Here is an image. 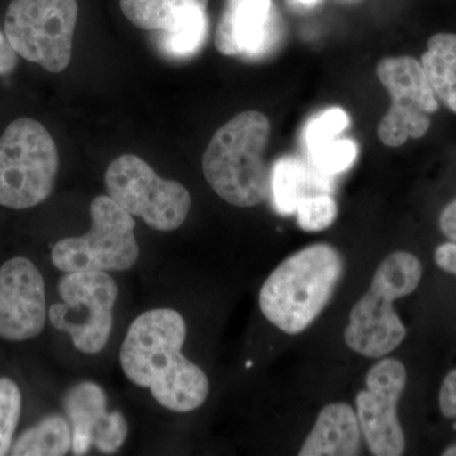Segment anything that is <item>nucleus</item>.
<instances>
[{
    "mask_svg": "<svg viewBox=\"0 0 456 456\" xmlns=\"http://www.w3.org/2000/svg\"><path fill=\"white\" fill-rule=\"evenodd\" d=\"M47 311L45 281L26 257H12L0 268V338L31 340L41 334Z\"/></svg>",
    "mask_w": 456,
    "mask_h": 456,
    "instance_id": "12",
    "label": "nucleus"
},
{
    "mask_svg": "<svg viewBox=\"0 0 456 456\" xmlns=\"http://www.w3.org/2000/svg\"><path fill=\"white\" fill-rule=\"evenodd\" d=\"M108 197L147 226L170 232L187 220L191 198L184 185L160 178L136 155H122L108 167Z\"/></svg>",
    "mask_w": 456,
    "mask_h": 456,
    "instance_id": "9",
    "label": "nucleus"
},
{
    "mask_svg": "<svg viewBox=\"0 0 456 456\" xmlns=\"http://www.w3.org/2000/svg\"><path fill=\"white\" fill-rule=\"evenodd\" d=\"M92 224L86 235L60 240L51 260L57 269L73 272H123L140 256L136 222L112 198L99 196L90 204Z\"/></svg>",
    "mask_w": 456,
    "mask_h": 456,
    "instance_id": "6",
    "label": "nucleus"
},
{
    "mask_svg": "<svg viewBox=\"0 0 456 456\" xmlns=\"http://www.w3.org/2000/svg\"><path fill=\"white\" fill-rule=\"evenodd\" d=\"M122 13L137 28L163 32L169 20L164 0H121Z\"/></svg>",
    "mask_w": 456,
    "mask_h": 456,
    "instance_id": "24",
    "label": "nucleus"
},
{
    "mask_svg": "<svg viewBox=\"0 0 456 456\" xmlns=\"http://www.w3.org/2000/svg\"><path fill=\"white\" fill-rule=\"evenodd\" d=\"M422 278V264L415 255L395 251L379 264L368 292L350 312L344 338L347 346L365 358L379 359L397 349L407 336L406 326L393 303L415 292Z\"/></svg>",
    "mask_w": 456,
    "mask_h": 456,
    "instance_id": "4",
    "label": "nucleus"
},
{
    "mask_svg": "<svg viewBox=\"0 0 456 456\" xmlns=\"http://www.w3.org/2000/svg\"><path fill=\"white\" fill-rule=\"evenodd\" d=\"M362 432L358 415L349 404H327L305 437L299 456H355L362 450Z\"/></svg>",
    "mask_w": 456,
    "mask_h": 456,
    "instance_id": "14",
    "label": "nucleus"
},
{
    "mask_svg": "<svg viewBox=\"0 0 456 456\" xmlns=\"http://www.w3.org/2000/svg\"><path fill=\"white\" fill-rule=\"evenodd\" d=\"M344 270L334 246H307L273 270L260 289V310L285 334H301L325 310Z\"/></svg>",
    "mask_w": 456,
    "mask_h": 456,
    "instance_id": "2",
    "label": "nucleus"
},
{
    "mask_svg": "<svg viewBox=\"0 0 456 456\" xmlns=\"http://www.w3.org/2000/svg\"><path fill=\"white\" fill-rule=\"evenodd\" d=\"M338 2L346 3V4H353V3L362 2V0H338Z\"/></svg>",
    "mask_w": 456,
    "mask_h": 456,
    "instance_id": "32",
    "label": "nucleus"
},
{
    "mask_svg": "<svg viewBox=\"0 0 456 456\" xmlns=\"http://www.w3.org/2000/svg\"><path fill=\"white\" fill-rule=\"evenodd\" d=\"M59 152L40 122L18 118L0 137V206L27 209L47 200L55 187Z\"/></svg>",
    "mask_w": 456,
    "mask_h": 456,
    "instance_id": "5",
    "label": "nucleus"
},
{
    "mask_svg": "<svg viewBox=\"0 0 456 456\" xmlns=\"http://www.w3.org/2000/svg\"><path fill=\"white\" fill-rule=\"evenodd\" d=\"M308 154L318 173L331 176L353 167L358 156V147L354 141L335 139L316 147Z\"/></svg>",
    "mask_w": 456,
    "mask_h": 456,
    "instance_id": "20",
    "label": "nucleus"
},
{
    "mask_svg": "<svg viewBox=\"0 0 456 456\" xmlns=\"http://www.w3.org/2000/svg\"><path fill=\"white\" fill-rule=\"evenodd\" d=\"M377 77L388 90L392 106L378 126V137L389 147L419 140L430 130L431 114L439 110L421 62L411 56L386 57Z\"/></svg>",
    "mask_w": 456,
    "mask_h": 456,
    "instance_id": "10",
    "label": "nucleus"
},
{
    "mask_svg": "<svg viewBox=\"0 0 456 456\" xmlns=\"http://www.w3.org/2000/svg\"><path fill=\"white\" fill-rule=\"evenodd\" d=\"M421 65L437 101L456 114V35L437 33L428 42Z\"/></svg>",
    "mask_w": 456,
    "mask_h": 456,
    "instance_id": "17",
    "label": "nucleus"
},
{
    "mask_svg": "<svg viewBox=\"0 0 456 456\" xmlns=\"http://www.w3.org/2000/svg\"><path fill=\"white\" fill-rule=\"evenodd\" d=\"M289 2L292 3L294 7L310 9L316 7V5L320 4L322 0H289Z\"/></svg>",
    "mask_w": 456,
    "mask_h": 456,
    "instance_id": "30",
    "label": "nucleus"
},
{
    "mask_svg": "<svg viewBox=\"0 0 456 456\" xmlns=\"http://www.w3.org/2000/svg\"><path fill=\"white\" fill-rule=\"evenodd\" d=\"M62 303L51 305V325L66 332L80 353L94 355L106 347L113 326L118 288L106 272L65 273L57 284Z\"/></svg>",
    "mask_w": 456,
    "mask_h": 456,
    "instance_id": "8",
    "label": "nucleus"
},
{
    "mask_svg": "<svg viewBox=\"0 0 456 456\" xmlns=\"http://www.w3.org/2000/svg\"><path fill=\"white\" fill-rule=\"evenodd\" d=\"M445 456H456V445L450 446V448L446 449L445 452H444V454Z\"/></svg>",
    "mask_w": 456,
    "mask_h": 456,
    "instance_id": "31",
    "label": "nucleus"
},
{
    "mask_svg": "<svg viewBox=\"0 0 456 456\" xmlns=\"http://www.w3.org/2000/svg\"><path fill=\"white\" fill-rule=\"evenodd\" d=\"M64 407L73 428L71 449L75 455H86L108 415L106 393L95 383L77 384L66 393Z\"/></svg>",
    "mask_w": 456,
    "mask_h": 456,
    "instance_id": "16",
    "label": "nucleus"
},
{
    "mask_svg": "<svg viewBox=\"0 0 456 456\" xmlns=\"http://www.w3.org/2000/svg\"><path fill=\"white\" fill-rule=\"evenodd\" d=\"M435 263L444 272L456 275V242L450 241L440 245L435 251Z\"/></svg>",
    "mask_w": 456,
    "mask_h": 456,
    "instance_id": "28",
    "label": "nucleus"
},
{
    "mask_svg": "<svg viewBox=\"0 0 456 456\" xmlns=\"http://www.w3.org/2000/svg\"><path fill=\"white\" fill-rule=\"evenodd\" d=\"M169 9L167 28L159 32L161 49L171 57H189L202 49L208 31V0H164Z\"/></svg>",
    "mask_w": 456,
    "mask_h": 456,
    "instance_id": "15",
    "label": "nucleus"
},
{
    "mask_svg": "<svg viewBox=\"0 0 456 456\" xmlns=\"http://www.w3.org/2000/svg\"><path fill=\"white\" fill-rule=\"evenodd\" d=\"M187 325L169 308L147 311L132 322L119 350L123 373L150 389L159 404L173 412H191L208 397L206 373L183 355Z\"/></svg>",
    "mask_w": 456,
    "mask_h": 456,
    "instance_id": "1",
    "label": "nucleus"
},
{
    "mask_svg": "<svg viewBox=\"0 0 456 456\" xmlns=\"http://www.w3.org/2000/svg\"><path fill=\"white\" fill-rule=\"evenodd\" d=\"M22 411V393L9 378H0V456L12 449L14 432Z\"/></svg>",
    "mask_w": 456,
    "mask_h": 456,
    "instance_id": "21",
    "label": "nucleus"
},
{
    "mask_svg": "<svg viewBox=\"0 0 456 456\" xmlns=\"http://www.w3.org/2000/svg\"><path fill=\"white\" fill-rule=\"evenodd\" d=\"M270 123L257 110L237 114L213 134L203 155L204 178L232 206H259L270 196V174L264 161Z\"/></svg>",
    "mask_w": 456,
    "mask_h": 456,
    "instance_id": "3",
    "label": "nucleus"
},
{
    "mask_svg": "<svg viewBox=\"0 0 456 456\" xmlns=\"http://www.w3.org/2000/svg\"><path fill=\"white\" fill-rule=\"evenodd\" d=\"M349 126V116L341 108H330L314 116L305 128V143L308 152L316 147L338 139Z\"/></svg>",
    "mask_w": 456,
    "mask_h": 456,
    "instance_id": "23",
    "label": "nucleus"
},
{
    "mask_svg": "<svg viewBox=\"0 0 456 456\" xmlns=\"http://www.w3.org/2000/svg\"><path fill=\"white\" fill-rule=\"evenodd\" d=\"M77 14V0H12L4 33L18 55L59 74L71 61Z\"/></svg>",
    "mask_w": 456,
    "mask_h": 456,
    "instance_id": "7",
    "label": "nucleus"
},
{
    "mask_svg": "<svg viewBox=\"0 0 456 456\" xmlns=\"http://www.w3.org/2000/svg\"><path fill=\"white\" fill-rule=\"evenodd\" d=\"M278 36V12L273 0H226L215 45L222 55L254 59L268 53Z\"/></svg>",
    "mask_w": 456,
    "mask_h": 456,
    "instance_id": "13",
    "label": "nucleus"
},
{
    "mask_svg": "<svg viewBox=\"0 0 456 456\" xmlns=\"http://www.w3.org/2000/svg\"><path fill=\"white\" fill-rule=\"evenodd\" d=\"M407 383V370L398 359L384 358L365 378L367 388L356 395L362 437L375 456H401L406 437L399 422L397 407Z\"/></svg>",
    "mask_w": 456,
    "mask_h": 456,
    "instance_id": "11",
    "label": "nucleus"
},
{
    "mask_svg": "<svg viewBox=\"0 0 456 456\" xmlns=\"http://www.w3.org/2000/svg\"><path fill=\"white\" fill-rule=\"evenodd\" d=\"M296 215L303 231L318 232L334 224L338 217V203L329 194L305 196L297 204Z\"/></svg>",
    "mask_w": 456,
    "mask_h": 456,
    "instance_id": "22",
    "label": "nucleus"
},
{
    "mask_svg": "<svg viewBox=\"0 0 456 456\" xmlns=\"http://www.w3.org/2000/svg\"><path fill=\"white\" fill-rule=\"evenodd\" d=\"M307 185L308 173L301 161L289 156L279 159L270 175V193L275 209L281 215L296 213L297 204L307 196Z\"/></svg>",
    "mask_w": 456,
    "mask_h": 456,
    "instance_id": "19",
    "label": "nucleus"
},
{
    "mask_svg": "<svg viewBox=\"0 0 456 456\" xmlns=\"http://www.w3.org/2000/svg\"><path fill=\"white\" fill-rule=\"evenodd\" d=\"M439 226L441 232L448 237L450 241L456 242V200L449 203L441 212Z\"/></svg>",
    "mask_w": 456,
    "mask_h": 456,
    "instance_id": "29",
    "label": "nucleus"
},
{
    "mask_svg": "<svg viewBox=\"0 0 456 456\" xmlns=\"http://www.w3.org/2000/svg\"><path fill=\"white\" fill-rule=\"evenodd\" d=\"M439 406L446 419H456V369L450 371L441 384Z\"/></svg>",
    "mask_w": 456,
    "mask_h": 456,
    "instance_id": "26",
    "label": "nucleus"
},
{
    "mask_svg": "<svg viewBox=\"0 0 456 456\" xmlns=\"http://www.w3.org/2000/svg\"><path fill=\"white\" fill-rule=\"evenodd\" d=\"M73 445V432L60 416H49L23 432L12 446L14 456H62Z\"/></svg>",
    "mask_w": 456,
    "mask_h": 456,
    "instance_id": "18",
    "label": "nucleus"
},
{
    "mask_svg": "<svg viewBox=\"0 0 456 456\" xmlns=\"http://www.w3.org/2000/svg\"><path fill=\"white\" fill-rule=\"evenodd\" d=\"M18 53L5 33L0 31V75L11 74L17 68Z\"/></svg>",
    "mask_w": 456,
    "mask_h": 456,
    "instance_id": "27",
    "label": "nucleus"
},
{
    "mask_svg": "<svg viewBox=\"0 0 456 456\" xmlns=\"http://www.w3.org/2000/svg\"><path fill=\"white\" fill-rule=\"evenodd\" d=\"M128 435V425L119 411L108 413L93 437V445L104 454H113L121 449Z\"/></svg>",
    "mask_w": 456,
    "mask_h": 456,
    "instance_id": "25",
    "label": "nucleus"
}]
</instances>
